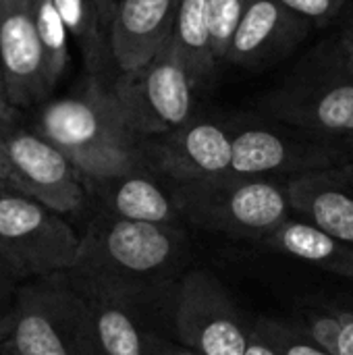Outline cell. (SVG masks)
Masks as SVG:
<instances>
[{
    "mask_svg": "<svg viewBox=\"0 0 353 355\" xmlns=\"http://www.w3.org/2000/svg\"><path fill=\"white\" fill-rule=\"evenodd\" d=\"M289 322L331 355H353V310L310 300Z\"/></svg>",
    "mask_w": 353,
    "mask_h": 355,
    "instance_id": "21",
    "label": "cell"
},
{
    "mask_svg": "<svg viewBox=\"0 0 353 355\" xmlns=\"http://www.w3.org/2000/svg\"><path fill=\"white\" fill-rule=\"evenodd\" d=\"M345 144H347V150H350V158H352V162H353V135H350V137L345 139Z\"/></svg>",
    "mask_w": 353,
    "mask_h": 355,
    "instance_id": "34",
    "label": "cell"
},
{
    "mask_svg": "<svg viewBox=\"0 0 353 355\" xmlns=\"http://www.w3.org/2000/svg\"><path fill=\"white\" fill-rule=\"evenodd\" d=\"M227 129L231 135L229 173L239 177L287 181L352 162L345 139L306 133L268 116H241Z\"/></svg>",
    "mask_w": 353,
    "mask_h": 355,
    "instance_id": "5",
    "label": "cell"
},
{
    "mask_svg": "<svg viewBox=\"0 0 353 355\" xmlns=\"http://www.w3.org/2000/svg\"><path fill=\"white\" fill-rule=\"evenodd\" d=\"M262 112L306 133L347 139L353 135V81L306 58L262 98Z\"/></svg>",
    "mask_w": 353,
    "mask_h": 355,
    "instance_id": "7",
    "label": "cell"
},
{
    "mask_svg": "<svg viewBox=\"0 0 353 355\" xmlns=\"http://www.w3.org/2000/svg\"><path fill=\"white\" fill-rule=\"evenodd\" d=\"M256 245L353 281L352 243H345L302 218L289 216L279 229L260 239Z\"/></svg>",
    "mask_w": 353,
    "mask_h": 355,
    "instance_id": "17",
    "label": "cell"
},
{
    "mask_svg": "<svg viewBox=\"0 0 353 355\" xmlns=\"http://www.w3.org/2000/svg\"><path fill=\"white\" fill-rule=\"evenodd\" d=\"M6 187H8V185H6L4 181H0V189H6Z\"/></svg>",
    "mask_w": 353,
    "mask_h": 355,
    "instance_id": "35",
    "label": "cell"
},
{
    "mask_svg": "<svg viewBox=\"0 0 353 355\" xmlns=\"http://www.w3.org/2000/svg\"><path fill=\"white\" fill-rule=\"evenodd\" d=\"M79 241L64 216L10 187L0 189V266L17 285L67 272Z\"/></svg>",
    "mask_w": 353,
    "mask_h": 355,
    "instance_id": "6",
    "label": "cell"
},
{
    "mask_svg": "<svg viewBox=\"0 0 353 355\" xmlns=\"http://www.w3.org/2000/svg\"><path fill=\"white\" fill-rule=\"evenodd\" d=\"M314 25L277 0H248L233 31L225 62L243 69L268 67L291 54Z\"/></svg>",
    "mask_w": 353,
    "mask_h": 355,
    "instance_id": "13",
    "label": "cell"
},
{
    "mask_svg": "<svg viewBox=\"0 0 353 355\" xmlns=\"http://www.w3.org/2000/svg\"><path fill=\"white\" fill-rule=\"evenodd\" d=\"M144 154L152 173L169 183L210 179L231 168V135L227 125L193 116L169 133L144 137Z\"/></svg>",
    "mask_w": 353,
    "mask_h": 355,
    "instance_id": "11",
    "label": "cell"
},
{
    "mask_svg": "<svg viewBox=\"0 0 353 355\" xmlns=\"http://www.w3.org/2000/svg\"><path fill=\"white\" fill-rule=\"evenodd\" d=\"M17 283L6 275V270L0 266V314H8L12 308V297L17 291Z\"/></svg>",
    "mask_w": 353,
    "mask_h": 355,
    "instance_id": "28",
    "label": "cell"
},
{
    "mask_svg": "<svg viewBox=\"0 0 353 355\" xmlns=\"http://www.w3.org/2000/svg\"><path fill=\"white\" fill-rule=\"evenodd\" d=\"M94 345L98 355H150V339L154 331H148L141 312L108 300H89Z\"/></svg>",
    "mask_w": 353,
    "mask_h": 355,
    "instance_id": "18",
    "label": "cell"
},
{
    "mask_svg": "<svg viewBox=\"0 0 353 355\" xmlns=\"http://www.w3.org/2000/svg\"><path fill=\"white\" fill-rule=\"evenodd\" d=\"M291 12L308 19L316 27H327L331 25L341 10L345 8L347 0H277Z\"/></svg>",
    "mask_w": 353,
    "mask_h": 355,
    "instance_id": "25",
    "label": "cell"
},
{
    "mask_svg": "<svg viewBox=\"0 0 353 355\" xmlns=\"http://www.w3.org/2000/svg\"><path fill=\"white\" fill-rule=\"evenodd\" d=\"M60 15L69 37L81 50L87 77H102L112 62L108 44V25L102 17L98 0H52Z\"/></svg>",
    "mask_w": 353,
    "mask_h": 355,
    "instance_id": "20",
    "label": "cell"
},
{
    "mask_svg": "<svg viewBox=\"0 0 353 355\" xmlns=\"http://www.w3.org/2000/svg\"><path fill=\"white\" fill-rule=\"evenodd\" d=\"M335 40H339L341 44H345V46H352L353 48V17L347 21V25L335 35Z\"/></svg>",
    "mask_w": 353,
    "mask_h": 355,
    "instance_id": "31",
    "label": "cell"
},
{
    "mask_svg": "<svg viewBox=\"0 0 353 355\" xmlns=\"http://www.w3.org/2000/svg\"><path fill=\"white\" fill-rule=\"evenodd\" d=\"M112 87L141 137L169 133L196 116L193 98L198 89L171 37L152 60L135 73L121 75Z\"/></svg>",
    "mask_w": 353,
    "mask_h": 355,
    "instance_id": "8",
    "label": "cell"
},
{
    "mask_svg": "<svg viewBox=\"0 0 353 355\" xmlns=\"http://www.w3.org/2000/svg\"><path fill=\"white\" fill-rule=\"evenodd\" d=\"M177 6L179 0H119L108 44L121 75L139 71L169 42Z\"/></svg>",
    "mask_w": 353,
    "mask_h": 355,
    "instance_id": "15",
    "label": "cell"
},
{
    "mask_svg": "<svg viewBox=\"0 0 353 355\" xmlns=\"http://www.w3.org/2000/svg\"><path fill=\"white\" fill-rule=\"evenodd\" d=\"M173 327L183 347L200 355H243L250 322L208 270L185 272L173 295Z\"/></svg>",
    "mask_w": 353,
    "mask_h": 355,
    "instance_id": "9",
    "label": "cell"
},
{
    "mask_svg": "<svg viewBox=\"0 0 353 355\" xmlns=\"http://www.w3.org/2000/svg\"><path fill=\"white\" fill-rule=\"evenodd\" d=\"M87 189L89 196L98 198L100 210L117 218L183 229V218L169 187L160 185L152 171H133L108 181L87 183Z\"/></svg>",
    "mask_w": 353,
    "mask_h": 355,
    "instance_id": "16",
    "label": "cell"
},
{
    "mask_svg": "<svg viewBox=\"0 0 353 355\" xmlns=\"http://www.w3.org/2000/svg\"><path fill=\"white\" fill-rule=\"evenodd\" d=\"M2 150L8 160V181L19 191L52 212L67 216L87 206L89 189L71 160L35 131L19 125L0 133Z\"/></svg>",
    "mask_w": 353,
    "mask_h": 355,
    "instance_id": "10",
    "label": "cell"
},
{
    "mask_svg": "<svg viewBox=\"0 0 353 355\" xmlns=\"http://www.w3.org/2000/svg\"><path fill=\"white\" fill-rule=\"evenodd\" d=\"M243 355H281L260 333L258 329L250 322V337H248V347Z\"/></svg>",
    "mask_w": 353,
    "mask_h": 355,
    "instance_id": "27",
    "label": "cell"
},
{
    "mask_svg": "<svg viewBox=\"0 0 353 355\" xmlns=\"http://www.w3.org/2000/svg\"><path fill=\"white\" fill-rule=\"evenodd\" d=\"M98 4H100V10H102V17H104L106 25L110 27V21H112V15L117 10L119 0H98Z\"/></svg>",
    "mask_w": 353,
    "mask_h": 355,
    "instance_id": "30",
    "label": "cell"
},
{
    "mask_svg": "<svg viewBox=\"0 0 353 355\" xmlns=\"http://www.w3.org/2000/svg\"><path fill=\"white\" fill-rule=\"evenodd\" d=\"M0 79L8 104L17 110L52 94L44 75L31 0H0Z\"/></svg>",
    "mask_w": 353,
    "mask_h": 355,
    "instance_id": "12",
    "label": "cell"
},
{
    "mask_svg": "<svg viewBox=\"0 0 353 355\" xmlns=\"http://www.w3.org/2000/svg\"><path fill=\"white\" fill-rule=\"evenodd\" d=\"M17 121H19V110L8 104V100L4 96L2 79H0V133L17 127Z\"/></svg>",
    "mask_w": 353,
    "mask_h": 355,
    "instance_id": "29",
    "label": "cell"
},
{
    "mask_svg": "<svg viewBox=\"0 0 353 355\" xmlns=\"http://www.w3.org/2000/svg\"><path fill=\"white\" fill-rule=\"evenodd\" d=\"M291 214L353 245V162L285 181Z\"/></svg>",
    "mask_w": 353,
    "mask_h": 355,
    "instance_id": "14",
    "label": "cell"
},
{
    "mask_svg": "<svg viewBox=\"0 0 353 355\" xmlns=\"http://www.w3.org/2000/svg\"><path fill=\"white\" fill-rule=\"evenodd\" d=\"M185 262V229L133 223L98 210L81 235L67 279L83 297L141 312L173 295Z\"/></svg>",
    "mask_w": 353,
    "mask_h": 355,
    "instance_id": "1",
    "label": "cell"
},
{
    "mask_svg": "<svg viewBox=\"0 0 353 355\" xmlns=\"http://www.w3.org/2000/svg\"><path fill=\"white\" fill-rule=\"evenodd\" d=\"M252 324L281 355H331L306 335H302L289 320L258 318Z\"/></svg>",
    "mask_w": 353,
    "mask_h": 355,
    "instance_id": "24",
    "label": "cell"
},
{
    "mask_svg": "<svg viewBox=\"0 0 353 355\" xmlns=\"http://www.w3.org/2000/svg\"><path fill=\"white\" fill-rule=\"evenodd\" d=\"M0 355H98L87 302L67 272L17 287Z\"/></svg>",
    "mask_w": 353,
    "mask_h": 355,
    "instance_id": "4",
    "label": "cell"
},
{
    "mask_svg": "<svg viewBox=\"0 0 353 355\" xmlns=\"http://www.w3.org/2000/svg\"><path fill=\"white\" fill-rule=\"evenodd\" d=\"M248 0H206L210 21V44L216 64L225 62L229 42L243 15Z\"/></svg>",
    "mask_w": 353,
    "mask_h": 355,
    "instance_id": "23",
    "label": "cell"
},
{
    "mask_svg": "<svg viewBox=\"0 0 353 355\" xmlns=\"http://www.w3.org/2000/svg\"><path fill=\"white\" fill-rule=\"evenodd\" d=\"M8 173H10V168H8V160H6V154H4V150H2V141H0V181H8Z\"/></svg>",
    "mask_w": 353,
    "mask_h": 355,
    "instance_id": "32",
    "label": "cell"
},
{
    "mask_svg": "<svg viewBox=\"0 0 353 355\" xmlns=\"http://www.w3.org/2000/svg\"><path fill=\"white\" fill-rule=\"evenodd\" d=\"M6 331H8V314H0V345L6 337Z\"/></svg>",
    "mask_w": 353,
    "mask_h": 355,
    "instance_id": "33",
    "label": "cell"
},
{
    "mask_svg": "<svg viewBox=\"0 0 353 355\" xmlns=\"http://www.w3.org/2000/svg\"><path fill=\"white\" fill-rule=\"evenodd\" d=\"M31 12L42 48L46 83L52 92L69 64V33L52 0H31Z\"/></svg>",
    "mask_w": 353,
    "mask_h": 355,
    "instance_id": "22",
    "label": "cell"
},
{
    "mask_svg": "<svg viewBox=\"0 0 353 355\" xmlns=\"http://www.w3.org/2000/svg\"><path fill=\"white\" fill-rule=\"evenodd\" d=\"M33 131L58 148L85 183L152 171L144 137L133 129L114 87L102 77H87L77 94L48 100Z\"/></svg>",
    "mask_w": 353,
    "mask_h": 355,
    "instance_id": "2",
    "label": "cell"
},
{
    "mask_svg": "<svg viewBox=\"0 0 353 355\" xmlns=\"http://www.w3.org/2000/svg\"><path fill=\"white\" fill-rule=\"evenodd\" d=\"M150 355H200L179 343H173L164 337H160L158 333H152L150 339Z\"/></svg>",
    "mask_w": 353,
    "mask_h": 355,
    "instance_id": "26",
    "label": "cell"
},
{
    "mask_svg": "<svg viewBox=\"0 0 353 355\" xmlns=\"http://www.w3.org/2000/svg\"><path fill=\"white\" fill-rule=\"evenodd\" d=\"M171 42L185 62L196 89L210 85L214 81L218 64L214 60L210 44L206 0H179Z\"/></svg>",
    "mask_w": 353,
    "mask_h": 355,
    "instance_id": "19",
    "label": "cell"
},
{
    "mask_svg": "<svg viewBox=\"0 0 353 355\" xmlns=\"http://www.w3.org/2000/svg\"><path fill=\"white\" fill-rule=\"evenodd\" d=\"M183 218L198 229L258 243L291 214L285 181L225 173L210 179L169 183Z\"/></svg>",
    "mask_w": 353,
    "mask_h": 355,
    "instance_id": "3",
    "label": "cell"
}]
</instances>
